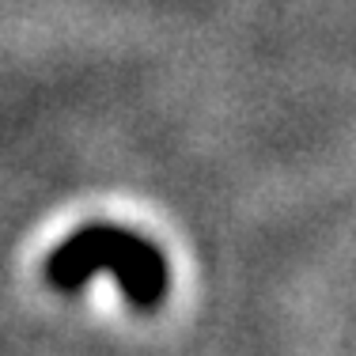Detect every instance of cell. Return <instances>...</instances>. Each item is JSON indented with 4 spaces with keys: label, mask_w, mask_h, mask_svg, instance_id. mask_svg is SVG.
<instances>
[{
    "label": "cell",
    "mask_w": 356,
    "mask_h": 356,
    "mask_svg": "<svg viewBox=\"0 0 356 356\" xmlns=\"http://www.w3.org/2000/svg\"><path fill=\"white\" fill-rule=\"evenodd\" d=\"M99 269H110L125 300L140 311L159 307L171 288V269H167L163 250L144 235L114 224L80 227L46 261V277L57 292H80Z\"/></svg>",
    "instance_id": "1"
}]
</instances>
